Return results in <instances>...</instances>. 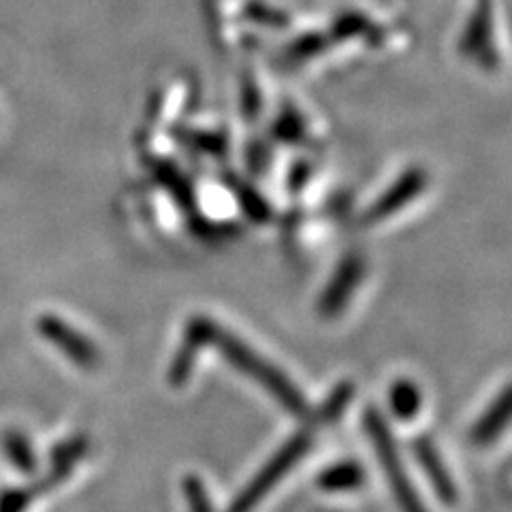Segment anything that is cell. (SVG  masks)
Wrapping results in <instances>:
<instances>
[{
	"mask_svg": "<svg viewBox=\"0 0 512 512\" xmlns=\"http://www.w3.org/2000/svg\"><path fill=\"white\" fill-rule=\"evenodd\" d=\"M210 346H214L224 357V361L233 365L237 372H242L246 378H250L252 382L259 384L261 389H265V393L274 397L288 414L293 416L308 414L306 397H303L297 384L282 370H278L274 363H269L263 355L252 350L244 340H239L237 335H233L227 329H220L216 325L212 331Z\"/></svg>",
	"mask_w": 512,
	"mask_h": 512,
	"instance_id": "cell-1",
	"label": "cell"
},
{
	"mask_svg": "<svg viewBox=\"0 0 512 512\" xmlns=\"http://www.w3.org/2000/svg\"><path fill=\"white\" fill-rule=\"evenodd\" d=\"M363 427L365 436L370 440L380 461V468L384 472V478H387V485L393 493L399 512H429L419 498V491L414 489L412 480L406 474L402 455H399V448L387 419L376 408H367L363 414Z\"/></svg>",
	"mask_w": 512,
	"mask_h": 512,
	"instance_id": "cell-2",
	"label": "cell"
},
{
	"mask_svg": "<svg viewBox=\"0 0 512 512\" xmlns=\"http://www.w3.org/2000/svg\"><path fill=\"white\" fill-rule=\"evenodd\" d=\"M312 442H314V436L308 429H303L293 438H288L280 446V451L271 457L259 472H256V476L242 491L237 493V498L229 506V512H252L265 500V495L297 466L301 457L310 451Z\"/></svg>",
	"mask_w": 512,
	"mask_h": 512,
	"instance_id": "cell-3",
	"label": "cell"
},
{
	"mask_svg": "<svg viewBox=\"0 0 512 512\" xmlns=\"http://www.w3.org/2000/svg\"><path fill=\"white\" fill-rule=\"evenodd\" d=\"M37 329L47 342L56 346L64 357L77 367H82V370H94L101 363V352L94 346V342L86 338L82 331L64 323L62 318L54 314H43L39 318Z\"/></svg>",
	"mask_w": 512,
	"mask_h": 512,
	"instance_id": "cell-4",
	"label": "cell"
},
{
	"mask_svg": "<svg viewBox=\"0 0 512 512\" xmlns=\"http://www.w3.org/2000/svg\"><path fill=\"white\" fill-rule=\"evenodd\" d=\"M214 327H216V323L207 316H195L188 320L182 344H180L178 352H175L173 363L169 365L167 380H169V384H173V387H184V384L190 380V374H192V370H195L199 352L205 346H210V342H212Z\"/></svg>",
	"mask_w": 512,
	"mask_h": 512,
	"instance_id": "cell-5",
	"label": "cell"
},
{
	"mask_svg": "<svg viewBox=\"0 0 512 512\" xmlns=\"http://www.w3.org/2000/svg\"><path fill=\"white\" fill-rule=\"evenodd\" d=\"M412 453H414L416 463H419L421 472L427 476L431 489H434L436 498L446 506H453L459 498L457 485H455L451 472H448L446 463L436 448L434 440L427 436L416 438L412 444Z\"/></svg>",
	"mask_w": 512,
	"mask_h": 512,
	"instance_id": "cell-6",
	"label": "cell"
},
{
	"mask_svg": "<svg viewBox=\"0 0 512 512\" xmlns=\"http://www.w3.org/2000/svg\"><path fill=\"white\" fill-rule=\"evenodd\" d=\"M88 438L84 436H73L69 440H62L60 444H56V448L50 455V470H47L41 487L43 489H52L58 487L60 483H64L71 476V472L75 470V466L82 457L88 453Z\"/></svg>",
	"mask_w": 512,
	"mask_h": 512,
	"instance_id": "cell-7",
	"label": "cell"
},
{
	"mask_svg": "<svg viewBox=\"0 0 512 512\" xmlns=\"http://www.w3.org/2000/svg\"><path fill=\"white\" fill-rule=\"evenodd\" d=\"M510 387H504L502 393L493 399L483 416L474 423L470 431V440L474 446H489L498 440L510 421Z\"/></svg>",
	"mask_w": 512,
	"mask_h": 512,
	"instance_id": "cell-8",
	"label": "cell"
},
{
	"mask_svg": "<svg viewBox=\"0 0 512 512\" xmlns=\"http://www.w3.org/2000/svg\"><path fill=\"white\" fill-rule=\"evenodd\" d=\"M361 278V267L355 261H348L340 271L338 276H335L329 284L327 291L323 293L318 301V312L331 318V316H338L344 308L346 303L352 295V288L359 282Z\"/></svg>",
	"mask_w": 512,
	"mask_h": 512,
	"instance_id": "cell-9",
	"label": "cell"
},
{
	"mask_svg": "<svg viewBox=\"0 0 512 512\" xmlns=\"http://www.w3.org/2000/svg\"><path fill=\"white\" fill-rule=\"evenodd\" d=\"M363 480H365V470L361 463L346 459V461L333 463V466L320 472L316 483L323 491L340 493V491H352V489L361 487Z\"/></svg>",
	"mask_w": 512,
	"mask_h": 512,
	"instance_id": "cell-10",
	"label": "cell"
},
{
	"mask_svg": "<svg viewBox=\"0 0 512 512\" xmlns=\"http://www.w3.org/2000/svg\"><path fill=\"white\" fill-rule=\"evenodd\" d=\"M423 406L421 389L408 378H399L389 389V410L399 421H412Z\"/></svg>",
	"mask_w": 512,
	"mask_h": 512,
	"instance_id": "cell-11",
	"label": "cell"
},
{
	"mask_svg": "<svg viewBox=\"0 0 512 512\" xmlns=\"http://www.w3.org/2000/svg\"><path fill=\"white\" fill-rule=\"evenodd\" d=\"M3 451L9 459L11 466L22 472V474H35L39 468V461L35 455V448H32L26 434L18 429H9L3 436Z\"/></svg>",
	"mask_w": 512,
	"mask_h": 512,
	"instance_id": "cell-12",
	"label": "cell"
},
{
	"mask_svg": "<svg viewBox=\"0 0 512 512\" xmlns=\"http://www.w3.org/2000/svg\"><path fill=\"white\" fill-rule=\"evenodd\" d=\"M352 395H355V384L350 380L340 382L338 387L331 391V395L327 397V402L318 408L316 416L320 423H335L344 414V410L348 408Z\"/></svg>",
	"mask_w": 512,
	"mask_h": 512,
	"instance_id": "cell-13",
	"label": "cell"
},
{
	"mask_svg": "<svg viewBox=\"0 0 512 512\" xmlns=\"http://www.w3.org/2000/svg\"><path fill=\"white\" fill-rule=\"evenodd\" d=\"M182 493L188 506V512H216L210 491L197 474H186L182 478Z\"/></svg>",
	"mask_w": 512,
	"mask_h": 512,
	"instance_id": "cell-14",
	"label": "cell"
},
{
	"mask_svg": "<svg viewBox=\"0 0 512 512\" xmlns=\"http://www.w3.org/2000/svg\"><path fill=\"white\" fill-rule=\"evenodd\" d=\"M35 491L26 487H9L0 491V512H26Z\"/></svg>",
	"mask_w": 512,
	"mask_h": 512,
	"instance_id": "cell-15",
	"label": "cell"
}]
</instances>
